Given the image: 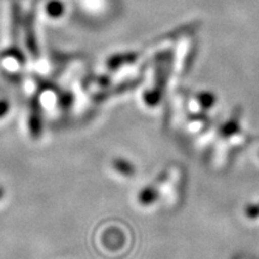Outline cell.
Masks as SVG:
<instances>
[{"mask_svg": "<svg viewBox=\"0 0 259 259\" xmlns=\"http://www.w3.org/2000/svg\"><path fill=\"white\" fill-rule=\"evenodd\" d=\"M29 130L34 138H38L42 134V118L40 105L36 100L31 102L30 113H29Z\"/></svg>", "mask_w": 259, "mask_h": 259, "instance_id": "cell-1", "label": "cell"}, {"mask_svg": "<svg viewBox=\"0 0 259 259\" xmlns=\"http://www.w3.org/2000/svg\"><path fill=\"white\" fill-rule=\"evenodd\" d=\"M136 59V54H118V56L112 57L111 59L108 60V66L109 69H118L119 66L122 64L131 63Z\"/></svg>", "mask_w": 259, "mask_h": 259, "instance_id": "cell-2", "label": "cell"}, {"mask_svg": "<svg viewBox=\"0 0 259 259\" xmlns=\"http://www.w3.org/2000/svg\"><path fill=\"white\" fill-rule=\"evenodd\" d=\"M112 166L115 170H118L121 176L130 177L134 174V167H132V164L127 161L121 160V158H116V160L113 161Z\"/></svg>", "mask_w": 259, "mask_h": 259, "instance_id": "cell-3", "label": "cell"}, {"mask_svg": "<svg viewBox=\"0 0 259 259\" xmlns=\"http://www.w3.org/2000/svg\"><path fill=\"white\" fill-rule=\"evenodd\" d=\"M63 11H64V8H63V5H61V3H59V2H52L51 4L47 6V12L51 16H53V17L60 16L61 14H63Z\"/></svg>", "mask_w": 259, "mask_h": 259, "instance_id": "cell-4", "label": "cell"}, {"mask_svg": "<svg viewBox=\"0 0 259 259\" xmlns=\"http://www.w3.org/2000/svg\"><path fill=\"white\" fill-rule=\"evenodd\" d=\"M10 111V103L8 100H0V119L4 118Z\"/></svg>", "mask_w": 259, "mask_h": 259, "instance_id": "cell-5", "label": "cell"}, {"mask_svg": "<svg viewBox=\"0 0 259 259\" xmlns=\"http://www.w3.org/2000/svg\"><path fill=\"white\" fill-rule=\"evenodd\" d=\"M4 194H5V190H4V187L0 186V199H2L3 197H4Z\"/></svg>", "mask_w": 259, "mask_h": 259, "instance_id": "cell-6", "label": "cell"}]
</instances>
